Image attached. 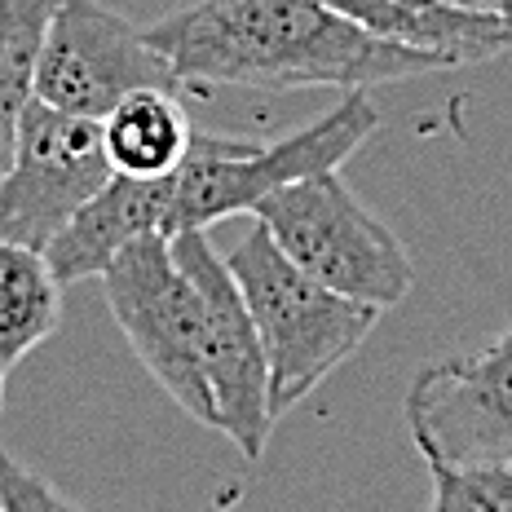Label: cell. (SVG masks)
<instances>
[{"mask_svg":"<svg viewBox=\"0 0 512 512\" xmlns=\"http://www.w3.org/2000/svg\"><path fill=\"white\" fill-rule=\"evenodd\" d=\"M177 84L371 89L451 71L442 53L371 36L323 0H199L146 27Z\"/></svg>","mask_w":512,"mask_h":512,"instance_id":"1","label":"cell"},{"mask_svg":"<svg viewBox=\"0 0 512 512\" xmlns=\"http://www.w3.org/2000/svg\"><path fill=\"white\" fill-rule=\"evenodd\" d=\"M380 111L367 89L345 93L332 111L309 120L305 128L279 137V142H248V137H212L195 133L186 159L168 177V221L164 234L208 230L226 217H239L270 199L274 190L292 186L314 173H340L354 151L376 137Z\"/></svg>","mask_w":512,"mask_h":512,"instance_id":"2","label":"cell"},{"mask_svg":"<svg viewBox=\"0 0 512 512\" xmlns=\"http://www.w3.org/2000/svg\"><path fill=\"white\" fill-rule=\"evenodd\" d=\"M226 265L256 318L270 367V411L283 420L371 336L380 309L309 279L292 256H283L261 221H252L248 234L226 252Z\"/></svg>","mask_w":512,"mask_h":512,"instance_id":"3","label":"cell"},{"mask_svg":"<svg viewBox=\"0 0 512 512\" xmlns=\"http://www.w3.org/2000/svg\"><path fill=\"white\" fill-rule=\"evenodd\" d=\"M265 234L296 265L362 305L389 309L415 287V265L402 239L345 186L340 173H314L274 190L252 208Z\"/></svg>","mask_w":512,"mask_h":512,"instance_id":"4","label":"cell"},{"mask_svg":"<svg viewBox=\"0 0 512 512\" xmlns=\"http://www.w3.org/2000/svg\"><path fill=\"white\" fill-rule=\"evenodd\" d=\"M106 305L133 349V358L151 371V380L177 402L190 420L217 429V407L204 376L199 332H204V305L181 270L173 239L146 234L106 265L102 274Z\"/></svg>","mask_w":512,"mask_h":512,"instance_id":"5","label":"cell"},{"mask_svg":"<svg viewBox=\"0 0 512 512\" xmlns=\"http://www.w3.org/2000/svg\"><path fill=\"white\" fill-rule=\"evenodd\" d=\"M173 252L204 305L199 354H204L212 407H217V433H226L239 446L243 460H261L279 420L270 411V367H265L256 318L234 283L226 256L212 248L208 230L173 234Z\"/></svg>","mask_w":512,"mask_h":512,"instance_id":"6","label":"cell"},{"mask_svg":"<svg viewBox=\"0 0 512 512\" xmlns=\"http://www.w3.org/2000/svg\"><path fill=\"white\" fill-rule=\"evenodd\" d=\"M111 177L98 120L31 102L0 177V239L45 252Z\"/></svg>","mask_w":512,"mask_h":512,"instance_id":"7","label":"cell"},{"mask_svg":"<svg viewBox=\"0 0 512 512\" xmlns=\"http://www.w3.org/2000/svg\"><path fill=\"white\" fill-rule=\"evenodd\" d=\"M137 89H177L173 67L146 40V27L98 0H58L36 67V102L102 120Z\"/></svg>","mask_w":512,"mask_h":512,"instance_id":"8","label":"cell"},{"mask_svg":"<svg viewBox=\"0 0 512 512\" xmlns=\"http://www.w3.org/2000/svg\"><path fill=\"white\" fill-rule=\"evenodd\" d=\"M415 451L437 464H512V323L473 358L433 362L407 389Z\"/></svg>","mask_w":512,"mask_h":512,"instance_id":"9","label":"cell"},{"mask_svg":"<svg viewBox=\"0 0 512 512\" xmlns=\"http://www.w3.org/2000/svg\"><path fill=\"white\" fill-rule=\"evenodd\" d=\"M168 221V177H124L115 173L98 195L84 204L49 239L45 261L58 274L62 287L102 279L106 265L120 256L128 243L146 239V234H164Z\"/></svg>","mask_w":512,"mask_h":512,"instance_id":"10","label":"cell"},{"mask_svg":"<svg viewBox=\"0 0 512 512\" xmlns=\"http://www.w3.org/2000/svg\"><path fill=\"white\" fill-rule=\"evenodd\" d=\"M349 23L367 27L371 36L393 40V45L442 53L451 67L464 62H486L495 53H508V27L495 14H468L446 0H323Z\"/></svg>","mask_w":512,"mask_h":512,"instance_id":"11","label":"cell"},{"mask_svg":"<svg viewBox=\"0 0 512 512\" xmlns=\"http://www.w3.org/2000/svg\"><path fill=\"white\" fill-rule=\"evenodd\" d=\"M102 151L111 173L124 177H173L186 159L195 128L173 89H137L102 115Z\"/></svg>","mask_w":512,"mask_h":512,"instance_id":"12","label":"cell"},{"mask_svg":"<svg viewBox=\"0 0 512 512\" xmlns=\"http://www.w3.org/2000/svg\"><path fill=\"white\" fill-rule=\"evenodd\" d=\"M62 283L45 252L0 239V362L14 367L58 332Z\"/></svg>","mask_w":512,"mask_h":512,"instance_id":"13","label":"cell"},{"mask_svg":"<svg viewBox=\"0 0 512 512\" xmlns=\"http://www.w3.org/2000/svg\"><path fill=\"white\" fill-rule=\"evenodd\" d=\"M58 0H0V177L14 155L23 111L36 102V67Z\"/></svg>","mask_w":512,"mask_h":512,"instance_id":"14","label":"cell"},{"mask_svg":"<svg viewBox=\"0 0 512 512\" xmlns=\"http://www.w3.org/2000/svg\"><path fill=\"white\" fill-rule=\"evenodd\" d=\"M429 512H512V464H437Z\"/></svg>","mask_w":512,"mask_h":512,"instance_id":"15","label":"cell"},{"mask_svg":"<svg viewBox=\"0 0 512 512\" xmlns=\"http://www.w3.org/2000/svg\"><path fill=\"white\" fill-rule=\"evenodd\" d=\"M0 512H98V508L67 499L49 477L31 473L14 455L0 451Z\"/></svg>","mask_w":512,"mask_h":512,"instance_id":"16","label":"cell"},{"mask_svg":"<svg viewBox=\"0 0 512 512\" xmlns=\"http://www.w3.org/2000/svg\"><path fill=\"white\" fill-rule=\"evenodd\" d=\"M446 5L468 9V14H495V18H504V0H446Z\"/></svg>","mask_w":512,"mask_h":512,"instance_id":"17","label":"cell"},{"mask_svg":"<svg viewBox=\"0 0 512 512\" xmlns=\"http://www.w3.org/2000/svg\"><path fill=\"white\" fill-rule=\"evenodd\" d=\"M504 27H508V40H512V0H504Z\"/></svg>","mask_w":512,"mask_h":512,"instance_id":"18","label":"cell"},{"mask_svg":"<svg viewBox=\"0 0 512 512\" xmlns=\"http://www.w3.org/2000/svg\"><path fill=\"white\" fill-rule=\"evenodd\" d=\"M5 371H9V367L0 362V407H5Z\"/></svg>","mask_w":512,"mask_h":512,"instance_id":"19","label":"cell"}]
</instances>
